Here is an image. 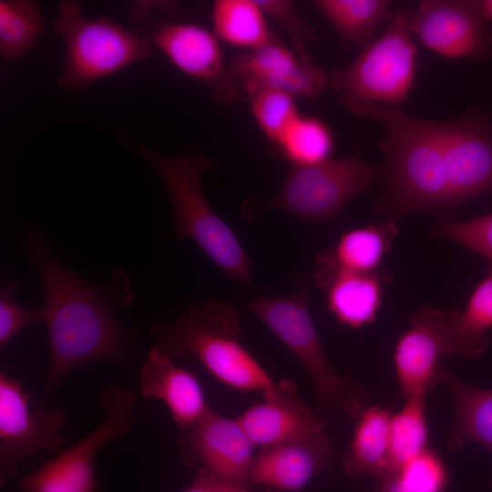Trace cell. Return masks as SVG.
<instances>
[{"label":"cell","mask_w":492,"mask_h":492,"mask_svg":"<svg viewBox=\"0 0 492 492\" xmlns=\"http://www.w3.org/2000/svg\"><path fill=\"white\" fill-rule=\"evenodd\" d=\"M40 5L33 0L0 1V54L15 60L26 55L44 31Z\"/></svg>","instance_id":"obj_27"},{"label":"cell","mask_w":492,"mask_h":492,"mask_svg":"<svg viewBox=\"0 0 492 492\" xmlns=\"http://www.w3.org/2000/svg\"><path fill=\"white\" fill-rule=\"evenodd\" d=\"M24 251L38 271L44 287L41 309L49 343V364L36 402L43 407L75 368L97 361L126 364L134 334L117 317L118 308L134 295L125 273L111 276L108 287H98L68 269L36 232Z\"/></svg>","instance_id":"obj_1"},{"label":"cell","mask_w":492,"mask_h":492,"mask_svg":"<svg viewBox=\"0 0 492 492\" xmlns=\"http://www.w3.org/2000/svg\"><path fill=\"white\" fill-rule=\"evenodd\" d=\"M392 414L380 406H368L356 421L352 441L342 465L352 477L381 478L392 470L390 424Z\"/></svg>","instance_id":"obj_22"},{"label":"cell","mask_w":492,"mask_h":492,"mask_svg":"<svg viewBox=\"0 0 492 492\" xmlns=\"http://www.w3.org/2000/svg\"><path fill=\"white\" fill-rule=\"evenodd\" d=\"M396 470L402 481L415 492H444L449 480L445 462L429 448Z\"/></svg>","instance_id":"obj_31"},{"label":"cell","mask_w":492,"mask_h":492,"mask_svg":"<svg viewBox=\"0 0 492 492\" xmlns=\"http://www.w3.org/2000/svg\"><path fill=\"white\" fill-rule=\"evenodd\" d=\"M381 123L384 138L385 186L374 213L382 220L427 212L441 222L452 220L455 206L446 178L438 121L408 116L397 108L377 107L369 116Z\"/></svg>","instance_id":"obj_2"},{"label":"cell","mask_w":492,"mask_h":492,"mask_svg":"<svg viewBox=\"0 0 492 492\" xmlns=\"http://www.w3.org/2000/svg\"><path fill=\"white\" fill-rule=\"evenodd\" d=\"M382 177L383 165L364 161L359 151L316 165L292 166L274 196L264 200L251 196L243 201L242 211L252 218L280 210L304 222H322L337 217L349 201Z\"/></svg>","instance_id":"obj_8"},{"label":"cell","mask_w":492,"mask_h":492,"mask_svg":"<svg viewBox=\"0 0 492 492\" xmlns=\"http://www.w3.org/2000/svg\"><path fill=\"white\" fill-rule=\"evenodd\" d=\"M431 233L458 242L492 264V213L464 221L441 222Z\"/></svg>","instance_id":"obj_32"},{"label":"cell","mask_w":492,"mask_h":492,"mask_svg":"<svg viewBox=\"0 0 492 492\" xmlns=\"http://www.w3.org/2000/svg\"><path fill=\"white\" fill-rule=\"evenodd\" d=\"M451 353L446 312L431 306L415 311L409 328L399 337L394 351V364L405 398L424 395L436 385L445 370L444 357Z\"/></svg>","instance_id":"obj_15"},{"label":"cell","mask_w":492,"mask_h":492,"mask_svg":"<svg viewBox=\"0 0 492 492\" xmlns=\"http://www.w3.org/2000/svg\"><path fill=\"white\" fill-rule=\"evenodd\" d=\"M327 84L328 76L321 67L303 64L292 49L274 37L236 56L212 86V93L217 103L227 105L269 90L315 97Z\"/></svg>","instance_id":"obj_10"},{"label":"cell","mask_w":492,"mask_h":492,"mask_svg":"<svg viewBox=\"0 0 492 492\" xmlns=\"http://www.w3.org/2000/svg\"><path fill=\"white\" fill-rule=\"evenodd\" d=\"M268 16L287 31L292 50L308 66L315 65L309 53V45L316 39L315 32L299 14L294 5L286 0H258Z\"/></svg>","instance_id":"obj_33"},{"label":"cell","mask_w":492,"mask_h":492,"mask_svg":"<svg viewBox=\"0 0 492 492\" xmlns=\"http://www.w3.org/2000/svg\"><path fill=\"white\" fill-rule=\"evenodd\" d=\"M236 307L214 300L187 306L174 320L155 323L151 333L171 360L190 355L222 384L242 392H265L274 382L241 344Z\"/></svg>","instance_id":"obj_4"},{"label":"cell","mask_w":492,"mask_h":492,"mask_svg":"<svg viewBox=\"0 0 492 492\" xmlns=\"http://www.w3.org/2000/svg\"><path fill=\"white\" fill-rule=\"evenodd\" d=\"M405 13L411 34L445 57L484 61L492 56V29L479 0H424Z\"/></svg>","instance_id":"obj_12"},{"label":"cell","mask_w":492,"mask_h":492,"mask_svg":"<svg viewBox=\"0 0 492 492\" xmlns=\"http://www.w3.org/2000/svg\"><path fill=\"white\" fill-rule=\"evenodd\" d=\"M446 326L452 354L477 358L487 349V331L492 327V264L465 309L446 311Z\"/></svg>","instance_id":"obj_24"},{"label":"cell","mask_w":492,"mask_h":492,"mask_svg":"<svg viewBox=\"0 0 492 492\" xmlns=\"http://www.w3.org/2000/svg\"><path fill=\"white\" fill-rule=\"evenodd\" d=\"M178 440L186 466H198L229 484L249 488L248 475L255 446L237 419L210 409L190 429L179 430Z\"/></svg>","instance_id":"obj_14"},{"label":"cell","mask_w":492,"mask_h":492,"mask_svg":"<svg viewBox=\"0 0 492 492\" xmlns=\"http://www.w3.org/2000/svg\"><path fill=\"white\" fill-rule=\"evenodd\" d=\"M18 283L12 281L0 288V347L5 349L10 340L26 325L42 319L41 309H30L15 300Z\"/></svg>","instance_id":"obj_34"},{"label":"cell","mask_w":492,"mask_h":492,"mask_svg":"<svg viewBox=\"0 0 492 492\" xmlns=\"http://www.w3.org/2000/svg\"><path fill=\"white\" fill-rule=\"evenodd\" d=\"M411 35L405 11L392 13L376 39L347 67L328 75V84L348 111L369 118L377 107L396 108L407 99L417 68Z\"/></svg>","instance_id":"obj_6"},{"label":"cell","mask_w":492,"mask_h":492,"mask_svg":"<svg viewBox=\"0 0 492 492\" xmlns=\"http://www.w3.org/2000/svg\"><path fill=\"white\" fill-rule=\"evenodd\" d=\"M182 492H253L247 487L229 484L208 470L199 467L192 483ZM264 492H279L267 490Z\"/></svg>","instance_id":"obj_35"},{"label":"cell","mask_w":492,"mask_h":492,"mask_svg":"<svg viewBox=\"0 0 492 492\" xmlns=\"http://www.w3.org/2000/svg\"><path fill=\"white\" fill-rule=\"evenodd\" d=\"M146 36L153 46L190 77L213 86L225 71L219 38L202 26L165 24Z\"/></svg>","instance_id":"obj_20"},{"label":"cell","mask_w":492,"mask_h":492,"mask_svg":"<svg viewBox=\"0 0 492 492\" xmlns=\"http://www.w3.org/2000/svg\"><path fill=\"white\" fill-rule=\"evenodd\" d=\"M314 276L329 312L352 329L375 321L384 287L391 281L384 271L356 272L321 264H316Z\"/></svg>","instance_id":"obj_19"},{"label":"cell","mask_w":492,"mask_h":492,"mask_svg":"<svg viewBox=\"0 0 492 492\" xmlns=\"http://www.w3.org/2000/svg\"><path fill=\"white\" fill-rule=\"evenodd\" d=\"M397 233L396 221L389 220L347 231L335 246L317 255L315 263L356 272H376Z\"/></svg>","instance_id":"obj_23"},{"label":"cell","mask_w":492,"mask_h":492,"mask_svg":"<svg viewBox=\"0 0 492 492\" xmlns=\"http://www.w3.org/2000/svg\"><path fill=\"white\" fill-rule=\"evenodd\" d=\"M138 388L144 398L166 405L179 430L190 429L210 410L197 375L175 364L155 344L141 366Z\"/></svg>","instance_id":"obj_18"},{"label":"cell","mask_w":492,"mask_h":492,"mask_svg":"<svg viewBox=\"0 0 492 492\" xmlns=\"http://www.w3.org/2000/svg\"><path fill=\"white\" fill-rule=\"evenodd\" d=\"M258 0H216L211 6L213 33L245 51L262 46L275 36Z\"/></svg>","instance_id":"obj_25"},{"label":"cell","mask_w":492,"mask_h":492,"mask_svg":"<svg viewBox=\"0 0 492 492\" xmlns=\"http://www.w3.org/2000/svg\"><path fill=\"white\" fill-rule=\"evenodd\" d=\"M67 413L30 406L20 381L0 370V472L2 483L14 477L20 466L39 453L60 452Z\"/></svg>","instance_id":"obj_11"},{"label":"cell","mask_w":492,"mask_h":492,"mask_svg":"<svg viewBox=\"0 0 492 492\" xmlns=\"http://www.w3.org/2000/svg\"><path fill=\"white\" fill-rule=\"evenodd\" d=\"M317 10L349 45L364 47L392 15L388 0H316Z\"/></svg>","instance_id":"obj_26"},{"label":"cell","mask_w":492,"mask_h":492,"mask_svg":"<svg viewBox=\"0 0 492 492\" xmlns=\"http://www.w3.org/2000/svg\"><path fill=\"white\" fill-rule=\"evenodd\" d=\"M334 139L322 119L300 115L275 146L292 166H311L332 158Z\"/></svg>","instance_id":"obj_28"},{"label":"cell","mask_w":492,"mask_h":492,"mask_svg":"<svg viewBox=\"0 0 492 492\" xmlns=\"http://www.w3.org/2000/svg\"><path fill=\"white\" fill-rule=\"evenodd\" d=\"M262 394L263 403L236 418L255 446L268 447L324 432L323 419L300 396L292 381L282 379Z\"/></svg>","instance_id":"obj_17"},{"label":"cell","mask_w":492,"mask_h":492,"mask_svg":"<svg viewBox=\"0 0 492 492\" xmlns=\"http://www.w3.org/2000/svg\"><path fill=\"white\" fill-rule=\"evenodd\" d=\"M483 15L488 21L492 20V0H479Z\"/></svg>","instance_id":"obj_37"},{"label":"cell","mask_w":492,"mask_h":492,"mask_svg":"<svg viewBox=\"0 0 492 492\" xmlns=\"http://www.w3.org/2000/svg\"><path fill=\"white\" fill-rule=\"evenodd\" d=\"M426 395L405 398L397 414H393L390 424V456L392 470L427 448L428 428L425 418Z\"/></svg>","instance_id":"obj_29"},{"label":"cell","mask_w":492,"mask_h":492,"mask_svg":"<svg viewBox=\"0 0 492 492\" xmlns=\"http://www.w3.org/2000/svg\"><path fill=\"white\" fill-rule=\"evenodd\" d=\"M441 381L448 389L454 407L453 425L446 442L449 452L458 451L466 443L473 442L492 453V389L465 383L446 368Z\"/></svg>","instance_id":"obj_21"},{"label":"cell","mask_w":492,"mask_h":492,"mask_svg":"<svg viewBox=\"0 0 492 492\" xmlns=\"http://www.w3.org/2000/svg\"><path fill=\"white\" fill-rule=\"evenodd\" d=\"M249 100L255 122L273 146L279 143L287 129L301 115L295 97L288 92L262 91Z\"/></svg>","instance_id":"obj_30"},{"label":"cell","mask_w":492,"mask_h":492,"mask_svg":"<svg viewBox=\"0 0 492 492\" xmlns=\"http://www.w3.org/2000/svg\"><path fill=\"white\" fill-rule=\"evenodd\" d=\"M294 354L307 372L321 411L342 413L357 421L368 407V395L354 378L339 374L322 345L309 308V290L292 295L260 296L246 305Z\"/></svg>","instance_id":"obj_5"},{"label":"cell","mask_w":492,"mask_h":492,"mask_svg":"<svg viewBox=\"0 0 492 492\" xmlns=\"http://www.w3.org/2000/svg\"><path fill=\"white\" fill-rule=\"evenodd\" d=\"M374 492H415L409 488L400 478L396 469L391 470L385 476L379 478Z\"/></svg>","instance_id":"obj_36"},{"label":"cell","mask_w":492,"mask_h":492,"mask_svg":"<svg viewBox=\"0 0 492 492\" xmlns=\"http://www.w3.org/2000/svg\"><path fill=\"white\" fill-rule=\"evenodd\" d=\"M54 26L65 44L58 84L70 92L83 91L96 81L153 55V46L146 35L107 16L89 19L77 1L59 4Z\"/></svg>","instance_id":"obj_7"},{"label":"cell","mask_w":492,"mask_h":492,"mask_svg":"<svg viewBox=\"0 0 492 492\" xmlns=\"http://www.w3.org/2000/svg\"><path fill=\"white\" fill-rule=\"evenodd\" d=\"M335 460V450L324 432L262 447L251 462L248 487L261 485L296 492L331 469Z\"/></svg>","instance_id":"obj_16"},{"label":"cell","mask_w":492,"mask_h":492,"mask_svg":"<svg viewBox=\"0 0 492 492\" xmlns=\"http://www.w3.org/2000/svg\"><path fill=\"white\" fill-rule=\"evenodd\" d=\"M438 128L454 206L492 194V118L471 108Z\"/></svg>","instance_id":"obj_13"},{"label":"cell","mask_w":492,"mask_h":492,"mask_svg":"<svg viewBox=\"0 0 492 492\" xmlns=\"http://www.w3.org/2000/svg\"><path fill=\"white\" fill-rule=\"evenodd\" d=\"M97 403L104 420L90 434L62 449L20 479L21 492H97L95 458L102 447L126 436L137 420V398L119 384L103 387Z\"/></svg>","instance_id":"obj_9"},{"label":"cell","mask_w":492,"mask_h":492,"mask_svg":"<svg viewBox=\"0 0 492 492\" xmlns=\"http://www.w3.org/2000/svg\"><path fill=\"white\" fill-rule=\"evenodd\" d=\"M119 136L148 161L164 183L177 239L191 240L230 280L251 286V259L231 228L210 206L203 191L204 175L220 166L221 159L192 150L163 154L121 130Z\"/></svg>","instance_id":"obj_3"}]
</instances>
